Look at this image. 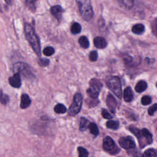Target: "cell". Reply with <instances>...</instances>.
Segmentation results:
<instances>
[{"label":"cell","mask_w":157,"mask_h":157,"mask_svg":"<svg viewBox=\"0 0 157 157\" xmlns=\"http://www.w3.org/2000/svg\"><path fill=\"white\" fill-rule=\"evenodd\" d=\"M101 115L105 119H111L112 118V116L108 112V111L106 109L102 110Z\"/></svg>","instance_id":"1f68e13d"},{"label":"cell","mask_w":157,"mask_h":157,"mask_svg":"<svg viewBox=\"0 0 157 157\" xmlns=\"http://www.w3.org/2000/svg\"><path fill=\"white\" fill-rule=\"evenodd\" d=\"M78 152L79 157H88V151L87 150L82 147H78L77 148Z\"/></svg>","instance_id":"d4e9b609"},{"label":"cell","mask_w":157,"mask_h":157,"mask_svg":"<svg viewBox=\"0 0 157 157\" xmlns=\"http://www.w3.org/2000/svg\"><path fill=\"white\" fill-rule=\"evenodd\" d=\"M102 147L105 151L111 155H115L120 151V149L116 145L114 140L109 136H106L103 139Z\"/></svg>","instance_id":"52a82bcc"},{"label":"cell","mask_w":157,"mask_h":157,"mask_svg":"<svg viewBox=\"0 0 157 157\" xmlns=\"http://www.w3.org/2000/svg\"><path fill=\"white\" fill-rule=\"evenodd\" d=\"M145 31V27L142 24L139 23L134 25L132 28V31L136 34H141Z\"/></svg>","instance_id":"e0dca14e"},{"label":"cell","mask_w":157,"mask_h":157,"mask_svg":"<svg viewBox=\"0 0 157 157\" xmlns=\"http://www.w3.org/2000/svg\"><path fill=\"white\" fill-rule=\"evenodd\" d=\"M157 111V104H155L150 106L148 110V113L150 115H153Z\"/></svg>","instance_id":"f546056e"},{"label":"cell","mask_w":157,"mask_h":157,"mask_svg":"<svg viewBox=\"0 0 157 157\" xmlns=\"http://www.w3.org/2000/svg\"><path fill=\"white\" fill-rule=\"evenodd\" d=\"M123 98L126 102H131L133 98V92L131 87H126L123 91Z\"/></svg>","instance_id":"9a60e30c"},{"label":"cell","mask_w":157,"mask_h":157,"mask_svg":"<svg viewBox=\"0 0 157 157\" xmlns=\"http://www.w3.org/2000/svg\"><path fill=\"white\" fill-rule=\"evenodd\" d=\"M78 42L80 45V46L86 49V48H88L90 46V42H89V40L88 39V38L85 36H81L79 39H78Z\"/></svg>","instance_id":"d6986e66"},{"label":"cell","mask_w":157,"mask_h":157,"mask_svg":"<svg viewBox=\"0 0 157 157\" xmlns=\"http://www.w3.org/2000/svg\"><path fill=\"white\" fill-rule=\"evenodd\" d=\"M27 3V6H28L29 8L30 9H32L33 10H35V4H34V1H26V2Z\"/></svg>","instance_id":"836d02e7"},{"label":"cell","mask_w":157,"mask_h":157,"mask_svg":"<svg viewBox=\"0 0 157 157\" xmlns=\"http://www.w3.org/2000/svg\"><path fill=\"white\" fill-rule=\"evenodd\" d=\"M39 64L42 67H45L49 64V60L47 58H40L38 61Z\"/></svg>","instance_id":"f1b7e54d"},{"label":"cell","mask_w":157,"mask_h":157,"mask_svg":"<svg viewBox=\"0 0 157 157\" xmlns=\"http://www.w3.org/2000/svg\"><path fill=\"white\" fill-rule=\"evenodd\" d=\"M25 34L26 39L33 48L36 54L39 56H40V45L39 39L36 34L33 28L28 23L25 25Z\"/></svg>","instance_id":"6da1fadb"},{"label":"cell","mask_w":157,"mask_h":157,"mask_svg":"<svg viewBox=\"0 0 157 157\" xmlns=\"http://www.w3.org/2000/svg\"><path fill=\"white\" fill-rule=\"evenodd\" d=\"M105 83L109 88L115 94V96L119 99H121L122 96V91L120 78L117 76H109L105 79Z\"/></svg>","instance_id":"3957f363"},{"label":"cell","mask_w":157,"mask_h":157,"mask_svg":"<svg viewBox=\"0 0 157 157\" xmlns=\"http://www.w3.org/2000/svg\"><path fill=\"white\" fill-rule=\"evenodd\" d=\"M89 59L91 61H96L98 59V53L96 51H92L89 55Z\"/></svg>","instance_id":"83f0119b"},{"label":"cell","mask_w":157,"mask_h":157,"mask_svg":"<svg viewBox=\"0 0 157 157\" xmlns=\"http://www.w3.org/2000/svg\"><path fill=\"white\" fill-rule=\"evenodd\" d=\"M13 71L15 73H18L21 74L23 77L31 78V77H34L33 74L31 73L30 69H29L28 66L24 63H17L13 66Z\"/></svg>","instance_id":"ba28073f"},{"label":"cell","mask_w":157,"mask_h":157,"mask_svg":"<svg viewBox=\"0 0 157 157\" xmlns=\"http://www.w3.org/2000/svg\"><path fill=\"white\" fill-rule=\"evenodd\" d=\"M119 144L122 148L127 150L133 149L136 147L133 139L130 136L121 137L119 139Z\"/></svg>","instance_id":"9c48e42d"},{"label":"cell","mask_w":157,"mask_h":157,"mask_svg":"<svg viewBox=\"0 0 157 157\" xmlns=\"http://www.w3.org/2000/svg\"><path fill=\"white\" fill-rule=\"evenodd\" d=\"M63 9L59 5H56L51 8L52 14L58 20L60 21L62 17V13H63Z\"/></svg>","instance_id":"8fae6325"},{"label":"cell","mask_w":157,"mask_h":157,"mask_svg":"<svg viewBox=\"0 0 157 157\" xmlns=\"http://www.w3.org/2000/svg\"><path fill=\"white\" fill-rule=\"evenodd\" d=\"M90 122L88 120H87L85 117H81L80 121V126H79V129L81 131H85L87 128H88Z\"/></svg>","instance_id":"ac0fdd59"},{"label":"cell","mask_w":157,"mask_h":157,"mask_svg":"<svg viewBox=\"0 0 157 157\" xmlns=\"http://www.w3.org/2000/svg\"><path fill=\"white\" fill-rule=\"evenodd\" d=\"M106 126L109 129L115 130L118 129L119 126V123L117 121L109 120L106 123Z\"/></svg>","instance_id":"603a6c76"},{"label":"cell","mask_w":157,"mask_h":157,"mask_svg":"<svg viewBox=\"0 0 157 157\" xmlns=\"http://www.w3.org/2000/svg\"><path fill=\"white\" fill-rule=\"evenodd\" d=\"M152 30L155 35L157 37V20H155L152 23Z\"/></svg>","instance_id":"d6a6232c"},{"label":"cell","mask_w":157,"mask_h":157,"mask_svg":"<svg viewBox=\"0 0 157 157\" xmlns=\"http://www.w3.org/2000/svg\"><path fill=\"white\" fill-rule=\"evenodd\" d=\"M67 109L65 105L62 104H58L54 107V111L57 113H64Z\"/></svg>","instance_id":"7402d4cb"},{"label":"cell","mask_w":157,"mask_h":157,"mask_svg":"<svg viewBox=\"0 0 157 157\" xmlns=\"http://www.w3.org/2000/svg\"><path fill=\"white\" fill-rule=\"evenodd\" d=\"M31 99L29 96L26 94H23L21 96L20 107L21 109H26L31 104Z\"/></svg>","instance_id":"5bb4252c"},{"label":"cell","mask_w":157,"mask_h":157,"mask_svg":"<svg viewBox=\"0 0 157 157\" xmlns=\"http://www.w3.org/2000/svg\"><path fill=\"white\" fill-rule=\"evenodd\" d=\"M147 84L146 82L144 80H140L137 83L135 86V90L137 93H142L144 91L147 89Z\"/></svg>","instance_id":"2e32d148"},{"label":"cell","mask_w":157,"mask_h":157,"mask_svg":"<svg viewBox=\"0 0 157 157\" xmlns=\"http://www.w3.org/2000/svg\"><path fill=\"white\" fill-rule=\"evenodd\" d=\"M151 102V98L149 96H144L141 99V103L144 105H147Z\"/></svg>","instance_id":"4316f807"},{"label":"cell","mask_w":157,"mask_h":157,"mask_svg":"<svg viewBox=\"0 0 157 157\" xmlns=\"http://www.w3.org/2000/svg\"><path fill=\"white\" fill-rule=\"evenodd\" d=\"M81 29H82V27L80 25L76 22L74 23L71 27V33L73 34H77L80 33L81 31Z\"/></svg>","instance_id":"ffe728a7"},{"label":"cell","mask_w":157,"mask_h":157,"mask_svg":"<svg viewBox=\"0 0 157 157\" xmlns=\"http://www.w3.org/2000/svg\"><path fill=\"white\" fill-rule=\"evenodd\" d=\"M54 52H55L54 48L52 47H50V46L45 47L43 50V53L47 56L52 55L54 53Z\"/></svg>","instance_id":"484cf974"},{"label":"cell","mask_w":157,"mask_h":157,"mask_svg":"<svg viewBox=\"0 0 157 157\" xmlns=\"http://www.w3.org/2000/svg\"><path fill=\"white\" fill-rule=\"evenodd\" d=\"M9 83L12 87L17 88L20 87L21 85L20 74L18 73H15L13 76L9 78Z\"/></svg>","instance_id":"30bf717a"},{"label":"cell","mask_w":157,"mask_h":157,"mask_svg":"<svg viewBox=\"0 0 157 157\" xmlns=\"http://www.w3.org/2000/svg\"><path fill=\"white\" fill-rule=\"evenodd\" d=\"M77 2L78 4L80 13L83 18L86 21L91 20L93 16V11L91 2L88 0H82L77 1Z\"/></svg>","instance_id":"277c9868"},{"label":"cell","mask_w":157,"mask_h":157,"mask_svg":"<svg viewBox=\"0 0 157 157\" xmlns=\"http://www.w3.org/2000/svg\"><path fill=\"white\" fill-rule=\"evenodd\" d=\"M9 100V98L7 95L3 94L2 91H1V102L2 104H6Z\"/></svg>","instance_id":"4dcf8cb0"},{"label":"cell","mask_w":157,"mask_h":157,"mask_svg":"<svg viewBox=\"0 0 157 157\" xmlns=\"http://www.w3.org/2000/svg\"><path fill=\"white\" fill-rule=\"evenodd\" d=\"M102 87V84L99 80L92 78L90 81V87L86 91L88 95L91 99H96Z\"/></svg>","instance_id":"5b68a950"},{"label":"cell","mask_w":157,"mask_h":157,"mask_svg":"<svg viewBox=\"0 0 157 157\" xmlns=\"http://www.w3.org/2000/svg\"><path fill=\"white\" fill-rule=\"evenodd\" d=\"M156 87H157V83H156Z\"/></svg>","instance_id":"e575fe53"},{"label":"cell","mask_w":157,"mask_h":157,"mask_svg":"<svg viewBox=\"0 0 157 157\" xmlns=\"http://www.w3.org/2000/svg\"><path fill=\"white\" fill-rule=\"evenodd\" d=\"M82 95L79 93H75L74 96L73 101L68 110V113L69 115L75 116L80 112L82 104Z\"/></svg>","instance_id":"8992f818"},{"label":"cell","mask_w":157,"mask_h":157,"mask_svg":"<svg viewBox=\"0 0 157 157\" xmlns=\"http://www.w3.org/2000/svg\"><path fill=\"white\" fill-rule=\"evenodd\" d=\"M94 44L96 48L99 49H102L106 47L107 45V42L104 37L98 36L94 39Z\"/></svg>","instance_id":"4fadbf2b"},{"label":"cell","mask_w":157,"mask_h":157,"mask_svg":"<svg viewBox=\"0 0 157 157\" xmlns=\"http://www.w3.org/2000/svg\"><path fill=\"white\" fill-rule=\"evenodd\" d=\"M142 157H156V152L153 148H149L143 153Z\"/></svg>","instance_id":"cb8c5ba5"},{"label":"cell","mask_w":157,"mask_h":157,"mask_svg":"<svg viewBox=\"0 0 157 157\" xmlns=\"http://www.w3.org/2000/svg\"><path fill=\"white\" fill-rule=\"evenodd\" d=\"M129 129L138 139L139 146L141 148L152 142V136L148 129L143 128L142 129L140 130L133 126H130L129 127Z\"/></svg>","instance_id":"7a4b0ae2"},{"label":"cell","mask_w":157,"mask_h":157,"mask_svg":"<svg viewBox=\"0 0 157 157\" xmlns=\"http://www.w3.org/2000/svg\"><path fill=\"white\" fill-rule=\"evenodd\" d=\"M106 102H107V105L108 107L109 108L110 110L112 112L114 113L115 112V109H116L117 104V101H116L115 99L111 94H109L107 95Z\"/></svg>","instance_id":"7c38bea8"},{"label":"cell","mask_w":157,"mask_h":157,"mask_svg":"<svg viewBox=\"0 0 157 157\" xmlns=\"http://www.w3.org/2000/svg\"><path fill=\"white\" fill-rule=\"evenodd\" d=\"M88 129H90V132L95 136H97L99 134V129L98 126L94 123H90L88 126Z\"/></svg>","instance_id":"44dd1931"}]
</instances>
